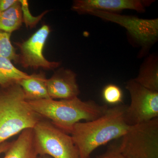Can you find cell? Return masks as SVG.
Returning <instances> with one entry per match:
<instances>
[{
	"label": "cell",
	"mask_w": 158,
	"mask_h": 158,
	"mask_svg": "<svg viewBox=\"0 0 158 158\" xmlns=\"http://www.w3.org/2000/svg\"><path fill=\"white\" fill-rule=\"evenodd\" d=\"M95 158H125L119 151L118 145L112 144L103 153Z\"/></svg>",
	"instance_id": "19"
},
{
	"label": "cell",
	"mask_w": 158,
	"mask_h": 158,
	"mask_svg": "<svg viewBox=\"0 0 158 158\" xmlns=\"http://www.w3.org/2000/svg\"><path fill=\"white\" fill-rule=\"evenodd\" d=\"M11 34L0 31V57H5L11 61L18 63L19 54L11 44L10 37Z\"/></svg>",
	"instance_id": "16"
},
{
	"label": "cell",
	"mask_w": 158,
	"mask_h": 158,
	"mask_svg": "<svg viewBox=\"0 0 158 158\" xmlns=\"http://www.w3.org/2000/svg\"><path fill=\"white\" fill-rule=\"evenodd\" d=\"M126 88L131 96V103L125 111L129 125L133 126L158 118V92L144 88L135 79L128 81Z\"/></svg>",
	"instance_id": "6"
},
{
	"label": "cell",
	"mask_w": 158,
	"mask_h": 158,
	"mask_svg": "<svg viewBox=\"0 0 158 158\" xmlns=\"http://www.w3.org/2000/svg\"><path fill=\"white\" fill-rule=\"evenodd\" d=\"M31 108L18 83L0 87V144L42 118Z\"/></svg>",
	"instance_id": "3"
},
{
	"label": "cell",
	"mask_w": 158,
	"mask_h": 158,
	"mask_svg": "<svg viewBox=\"0 0 158 158\" xmlns=\"http://www.w3.org/2000/svg\"><path fill=\"white\" fill-rule=\"evenodd\" d=\"M102 96L105 102L111 105H119L123 98L122 90L118 86L113 84L107 85L104 88Z\"/></svg>",
	"instance_id": "18"
},
{
	"label": "cell",
	"mask_w": 158,
	"mask_h": 158,
	"mask_svg": "<svg viewBox=\"0 0 158 158\" xmlns=\"http://www.w3.org/2000/svg\"><path fill=\"white\" fill-rule=\"evenodd\" d=\"M156 59L149 58L134 79L141 86L152 91L158 92V65Z\"/></svg>",
	"instance_id": "14"
},
{
	"label": "cell",
	"mask_w": 158,
	"mask_h": 158,
	"mask_svg": "<svg viewBox=\"0 0 158 158\" xmlns=\"http://www.w3.org/2000/svg\"><path fill=\"white\" fill-rule=\"evenodd\" d=\"M19 1L21 6L23 23H24L27 27L31 29L35 27L44 16L49 11L48 10H47L38 16H33L30 11L28 1L27 0H19Z\"/></svg>",
	"instance_id": "17"
},
{
	"label": "cell",
	"mask_w": 158,
	"mask_h": 158,
	"mask_svg": "<svg viewBox=\"0 0 158 158\" xmlns=\"http://www.w3.org/2000/svg\"><path fill=\"white\" fill-rule=\"evenodd\" d=\"M153 2L142 0H76L72 9L81 14H87L92 10L117 13L127 9L143 12Z\"/></svg>",
	"instance_id": "9"
},
{
	"label": "cell",
	"mask_w": 158,
	"mask_h": 158,
	"mask_svg": "<svg viewBox=\"0 0 158 158\" xmlns=\"http://www.w3.org/2000/svg\"><path fill=\"white\" fill-rule=\"evenodd\" d=\"M29 77L30 75L15 67L11 60L0 57V87H7L18 83L21 80Z\"/></svg>",
	"instance_id": "15"
},
{
	"label": "cell",
	"mask_w": 158,
	"mask_h": 158,
	"mask_svg": "<svg viewBox=\"0 0 158 158\" xmlns=\"http://www.w3.org/2000/svg\"><path fill=\"white\" fill-rule=\"evenodd\" d=\"M51 29L47 25H43L28 39L15 44L19 49L18 62L25 68L51 70L58 68L59 62H51L44 56L43 50Z\"/></svg>",
	"instance_id": "8"
},
{
	"label": "cell",
	"mask_w": 158,
	"mask_h": 158,
	"mask_svg": "<svg viewBox=\"0 0 158 158\" xmlns=\"http://www.w3.org/2000/svg\"><path fill=\"white\" fill-rule=\"evenodd\" d=\"M38 158H42V157L41 156H39Z\"/></svg>",
	"instance_id": "23"
},
{
	"label": "cell",
	"mask_w": 158,
	"mask_h": 158,
	"mask_svg": "<svg viewBox=\"0 0 158 158\" xmlns=\"http://www.w3.org/2000/svg\"><path fill=\"white\" fill-rule=\"evenodd\" d=\"M127 106L119 104L109 108L99 118L80 122L74 126L70 135L78 149L80 158H90L97 148L126 134L131 127L125 117Z\"/></svg>",
	"instance_id": "1"
},
{
	"label": "cell",
	"mask_w": 158,
	"mask_h": 158,
	"mask_svg": "<svg viewBox=\"0 0 158 158\" xmlns=\"http://www.w3.org/2000/svg\"><path fill=\"white\" fill-rule=\"evenodd\" d=\"M87 14L118 24L125 28L130 35L142 46L146 47L156 40L158 35V19H142L135 16L121 15L92 10Z\"/></svg>",
	"instance_id": "7"
},
{
	"label": "cell",
	"mask_w": 158,
	"mask_h": 158,
	"mask_svg": "<svg viewBox=\"0 0 158 158\" xmlns=\"http://www.w3.org/2000/svg\"><path fill=\"white\" fill-rule=\"evenodd\" d=\"M23 23L22 12L19 0L11 8L0 12V31L11 34L19 29Z\"/></svg>",
	"instance_id": "13"
},
{
	"label": "cell",
	"mask_w": 158,
	"mask_h": 158,
	"mask_svg": "<svg viewBox=\"0 0 158 158\" xmlns=\"http://www.w3.org/2000/svg\"><path fill=\"white\" fill-rule=\"evenodd\" d=\"M5 153L4 158H38L33 128L21 132Z\"/></svg>",
	"instance_id": "11"
},
{
	"label": "cell",
	"mask_w": 158,
	"mask_h": 158,
	"mask_svg": "<svg viewBox=\"0 0 158 158\" xmlns=\"http://www.w3.org/2000/svg\"><path fill=\"white\" fill-rule=\"evenodd\" d=\"M28 102L38 115L69 135L77 123L96 119L109 108L106 105H99L93 100L84 101L78 97L60 100L51 98Z\"/></svg>",
	"instance_id": "2"
},
{
	"label": "cell",
	"mask_w": 158,
	"mask_h": 158,
	"mask_svg": "<svg viewBox=\"0 0 158 158\" xmlns=\"http://www.w3.org/2000/svg\"><path fill=\"white\" fill-rule=\"evenodd\" d=\"M11 142H3L2 144H0V155L2 153L5 152L9 149L10 146H11Z\"/></svg>",
	"instance_id": "21"
},
{
	"label": "cell",
	"mask_w": 158,
	"mask_h": 158,
	"mask_svg": "<svg viewBox=\"0 0 158 158\" xmlns=\"http://www.w3.org/2000/svg\"><path fill=\"white\" fill-rule=\"evenodd\" d=\"M118 145L125 158H158V118L131 126Z\"/></svg>",
	"instance_id": "5"
},
{
	"label": "cell",
	"mask_w": 158,
	"mask_h": 158,
	"mask_svg": "<svg viewBox=\"0 0 158 158\" xmlns=\"http://www.w3.org/2000/svg\"><path fill=\"white\" fill-rule=\"evenodd\" d=\"M45 74L42 72L30 75L28 78L23 79L18 84L22 88L28 101L51 99L47 87Z\"/></svg>",
	"instance_id": "12"
},
{
	"label": "cell",
	"mask_w": 158,
	"mask_h": 158,
	"mask_svg": "<svg viewBox=\"0 0 158 158\" xmlns=\"http://www.w3.org/2000/svg\"><path fill=\"white\" fill-rule=\"evenodd\" d=\"M41 156L42 157V158H52L48 156Z\"/></svg>",
	"instance_id": "22"
},
{
	"label": "cell",
	"mask_w": 158,
	"mask_h": 158,
	"mask_svg": "<svg viewBox=\"0 0 158 158\" xmlns=\"http://www.w3.org/2000/svg\"><path fill=\"white\" fill-rule=\"evenodd\" d=\"M18 0H0V12H3L11 8Z\"/></svg>",
	"instance_id": "20"
},
{
	"label": "cell",
	"mask_w": 158,
	"mask_h": 158,
	"mask_svg": "<svg viewBox=\"0 0 158 158\" xmlns=\"http://www.w3.org/2000/svg\"><path fill=\"white\" fill-rule=\"evenodd\" d=\"M38 155L52 158H80L71 136L42 118L33 128Z\"/></svg>",
	"instance_id": "4"
},
{
	"label": "cell",
	"mask_w": 158,
	"mask_h": 158,
	"mask_svg": "<svg viewBox=\"0 0 158 158\" xmlns=\"http://www.w3.org/2000/svg\"><path fill=\"white\" fill-rule=\"evenodd\" d=\"M47 87L51 99H68L80 94L77 75L70 69L61 68L47 80Z\"/></svg>",
	"instance_id": "10"
}]
</instances>
